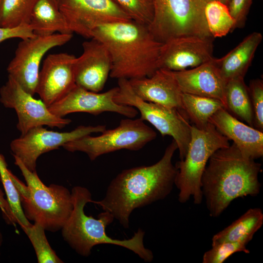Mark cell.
<instances>
[{
  "label": "cell",
  "mask_w": 263,
  "mask_h": 263,
  "mask_svg": "<svg viewBox=\"0 0 263 263\" xmlns=\"http://www.w3.org/2000/svg\"><path fill=\"white\" fill-rule=\"evenodd\" d=\"M106 129L105 125H81L70 132H58L39 126L14 139L10 146L13 156L18 158L28 170L35 171L38 159L42 154L82 137L101 133Z\"/></svg>",
  "instance_id": "obj_11"
},
{
  "label": "cell",
  "mask_w": 263,
  "mask_h": 263,
  "mask_svg": "<svg viewBox=\"0 0 263 263\" xmlns=\"http://www.w3.org/2000/svg\"><path fill=\"white\" fill-rule=\"evenodd\" d=\"M213 38L184 37L163 43L158 59L159 69L179 71L211 61Z\"/></svg>",
  "instance_id": "obj_15"
},
{
  "label": "cell",
  "mask_w": 263,
  "mask_h": 263,
  "mask_svg": "<svg viewBox=\"0 0 263 263\" xmlns=\"http://www.w3.org/2000/svg\"><path fill=\"white\" fill-rule=\"evenodd\" d=\"M262 165L244 156L233 143L210 157L201 180L207 208L212 217H219L232 201L257 195L261 185Z\"/></svg>",
  "instance_id": "obj_2"
},
{
  "label": "cell",
  "mask_w": 263,
  "mask_h": 263,
  "mask_svg": "<svg viewBox=\"0 0 263 263\" xmlns=\"http://www.w3.org/2000/svg\"><path fill=\"white\" fill-rule=\"evenodd\" d=\"M262 39L261 33L253 32L225 56L215 58V64L226 83L233 78H244Z\"/></svg>",
  "instance_id": "obj_21"
},
{
  "label": "cell",
  "mask_w": 263,
  "mask_h": 263,
  "mask_svg": "<svg viewBox=\"0 0 263 263\" xmlns=\"http://www.w3.org/2000/svg\"><path fill=\"white\" fill-rule=\"evenodd\" d=\"M253 114V126L263 132V81L251 80L248 87Z\"/></svg>",
  "instance_id": "obj_32"
},
{
  "label": "cell",
  "mask_w": 263,
  "mask_h": 263,
  "mask_svg": "<svg viewBox=\"0 0 263 263\" xmlns=\"http://www.w3.org/2000/svg\"><path fill=\"white\" fill-rule=\"evenodd\" d=\"M117 87L114 101L135 108L140 118L153 125L163 136H171L177 145L180 160L183 159L191 137V125L184 111L143 100L134 92L128 79H118Z\"/></svg>",
  "instance_id": "obj_8"
},
{
  "label": "cell",
  "mask_w": 263,
  "mask_h": 263,
  "mask_svg": "<svg viewBox=\"0 0 263 263\" xmlns=\"http://www.w3.org/2000/svg\"><path fill=\"white\" fill-rule=\"evenodd\" d=\"M134 21L147 25L153 17V8L142 0H113Z\"/></svg>",
  "instance_id": "obj_31"
},
{
  "label": "cell",
  "mask_w": 263,
  "mask_h": 263,
  "mask_svg": "<svg viewBox=\"0 0 263 263\" xmlns=\"http://www.w3.org/2000/svg\"><path fill=\"white\" fill-rule=\"evenodd\" d=\"M253 0H231L228 5L230 13L235 21L234 30L244 26Z\"/></svg>",
  "instance_id": "obj_33"
},
{
  "label": "cell",
  "mask_w": 263,
  "mask_h": 263,
  "mask_svg": "<svg viewBox=\"0 0 263 263\" xmlns=\"http://www.w3.org/2000/svg\"><path fill=\"white\" fill-rule=\"evenodd\" d=\"M0 177L7 197L12 223H17L21 228L32 224L25 217L21 207L19 195L11 179L3 156L0 154Z\"/></svg>",
  "instance_id": "obj_28"
},
{
  "label": "cell",
  "mask_w": 263,
  "mask_h": 263,
  "mask_svg": "<svg viewBox=\"0 0 263 263\" xmlns=\"http://www.w3.org/2000/svg\"><path fill=\"white\" fill-rule=\"evenodd\" d=\"M35 36L29 24H23L18 26L6 28L0 26V43L12 38L24 39Z\"/></svg>",
  "instance_id": "obj_34"
},
{
  "label": "cell",
  "mask_w": 263,
  "mask_h": 263,
  "mask_svg": "<svg viewBox=\"0 0 263 263\" xmlns=\"http://www.w3.org/2000/svg\"><path fill=\"white\" fill-rule=\"evenodd\" d=\"M75 56L66 53L50 54L39 71L36 94L48 107L75 85L74 63Z\"/></svg>",
  "instance_id": "obj_16"
},
{
  "label": "cell",
  "mask_w": 263,
  "mask_h": 263,
  "mask_svg": "<svg viewBox=\"0 0 263 263\" xmlns=\"http://www.w3.org/2000/svg\"><path fill=\"white\" fill-rule=\"evenodd\" d=\"M205 14L208 30L213 38L223 37L234 30L235 21L226 5L211 0L205 7Z\"/></svg>",
  "instance_id": "obj_26"
},
{
  "label": "cell",
  "mask_w": 263,
  "mask_h": 263,
  "mask_svg": "<svg viewBox=\"0 0 263 263\" xmlns=\"http://www.w3.org/2000/svg\"><path fill=\"white\" fill-rule=\"evenodd\" d=\"M55 0V1L57 3V4L58 5V3H59V2H60V1L61 0Z\"/></svg>",
  "instance_id": "obj_39"
},
{
  "label": "cell",
  "mask_w": 263,
  "mask_h": 263,
  "mask_svg": "<svg viewBox=\"0 0 263 263\" xmlns=\"http://www.w3.org/2000/svg\"><path fill=\"white\" fill-rule=\"evenodd\" d=\"M263 224L262 210L257 207L251 208L229 225L214 235L212 244L224 242L248 243Z\"/></svg>",
  "instance_id": "obj_23"
},
{
  "label": "cell",
  "mask_w": 263,
  "mask_h": 263,
  "mask_svg": "<svg viewBox=\"0 0 263 263\" xmlns=\"http://www.w3.org/2000/svg\"><path fill=\"white\" fill-rule=\"evenodd\" d=\"M210 0H153V17L149 29L154 38L162 43L179 37L213 38L205 14V7Z\"/></svg>",
  "instance_id": "obj_7"
},
{
  "label": "cell",
  "mask_w": 263,
  "mask_h": 263,
  "mask_svg": "<svg viewBox=\"0 0 263 263\" xmlns=\"http://www.w3.org/2000/svg\"><path fill=\"white\" fill-rule=\"evenodd\" d=\"M117 87L102 93L87 90L76 85L65 95L48 107L54 115L64 116L74 113H87L98 115L104 112H113L134 118L138 111L134 107L116 103L114 97Z\"/></svg>",
  "instance_id": "obj_14"
},
{
  "label": "cell",
  "mask_w": 263,
  "mask_h": 263,
  "mask_svg": "<svg viewBox=\"0 0 263 263\" xmlns=\"http://www.w3.org/2000/svg\"><path fill=\"white\" fill-rule=\"evenodd\" d=\"M72 37L73 34L56 33L49 36L35 35L22 39L7 66L8 75L17 81L26 92L34 96L43 56L53 48L68 42Z\"/></svg>",
  "instance_id": "obj_10"
},
{
  "label": "cell",
  "mask_w": 263,
  "mask_h": 263,
  "mask_svg": "<svg viewBox=\"0 0 263 263\" xmlns=\"http://www.w3.org/2000/svg\"><path fill=\"white\" fill-rule=\"evenodd\" d=\"M183 109L188 120L198 129L205 128L217 111L225 108L219 100L207 97L182 93Z\"/></svg>",
  "instance_id": "obj_25"
},
{
  "label": "cell",
  "mask_w": 263,
  "mask_h": 263,
  "mask_svg": "<svg viewBox=\"0 0 263 263\" xmlns=\"http://www.w3.org/2000/svg\"><path fill=\"white\" fill-rule=\"evenodd\" d=\"M0 101L7 108L15 110L18 116V130L21 135L39 126L62 129L72 120L53 114L41 100L33 97L11 76L0 89Z\"/></svg>",
  "instance_id": "obj_12"
},
{
  "label": "cell",
  "mask_w": 263,
  "mask_h": 263,
  "mask_svg": "<svg viewBox=\"0 0 263 263\" xmlns=\"http://www.w3.org/2000/svg\"><path fill=\"white\" fill-rule=\"evenodd\" d=\"M144 1L146 3H147L148 5L150 6L153 8V0H142Z\"/></svg>",
  "instance_id": "obj_35"
},
{
  "label": "cell",
  "mask_w": 263,
  "mask_h": 263,
  "mask_svg": "<svg viewBox=\"0 0 263 263\" xmlns=\"http://www.w3.org/2000/svg\"><path fill=\"white\" fill-rule=\"evenodd\" d=\"M28 24L37 36H49L56 33L73 34L54 0H38Z\"/></svg>",
  "instance_id": "obj_22"
},
{
  "label": "cell",
  "mask_w": 263,
  "mask_h": 263,
  "mask_svg": "<svg viewBox=\"0 0 263 263\" xmlns=\"http://www.w3.org/2000/svg\"><path fill=\"white\" fill-rule=\"evenodd\" d=\"M3 242V237L1 233L0 232V248L1 247L2 244Z\"/></svg>",
  "instance_id": "obj_37"
},
{
  "label": "cell",
  "mask_w": 263,
  "mask_h": 263,
  "mask_svg": "<svg viewBox=\"0 0 263 263\" xmlns=\"http://www.w3.org/2000/svg\"><path fill=\"white\" fill-rule=\"evenodd\" d=\"M92 38L102 42L109 52L112 78L148 77L159 69L162 43L154 38L147 25L133 20L103 24L94 29Z\"/></svg>",
  "instance_id": "obj_3"
},
{
  "label": "cell",
  "mask_w": 263,
  "mask_h": 263,
  "mask_svg": "<svg viewBox=\"0 0 263 263\" xmlns=\"http://www.w3.org/2000/svg\"><path fill=\"white\" fill-rule=\"evenodd\" d=\"M191 137L186 155L175 164L174 185L179 190L178 200L185 203L190 197L195 204L202 203L201 177L211 155L230 145L229 140L210 123L203 129L191 125Z\"/></svg>",
  "instance_id": "obj_6"
},
{
  "label": "cell",
  "mask_w": 263,
  "mask_h": 263,
  "mask_svg": "<svg viewBox=\"0 0 263 263\" xmlns=\"http://www.w3.org/2000/svg\"><path fill=\"white\" fill-rule=\"evenodd\" d=\"M98 136L88 135L62 147L70 152L85 153L91 161L120 150L137 151L156 137V132L140 118L122 119L116 128L106 129Z\"/></svg>",
  "instance_id": "obj_9"
},
{
  "label": "cell",
  "mask_w": 263,
  "mask_h": 263,
  "mask_svg": "<svg viewBox=\"0 0 263 263\" xmlns=\"http://www.w3.org/2000/svg\"><path fill=\"white\" fill-rule=\"evenodd\" d=\"M245 242H224L212 244L211 248L206 251L202 259L203 263H223L232 254L239 252L248 254Z\"/></svg>",
  "instance_id": "obj_30"
},
{
  "label": "cell",
  "mask_w": 263,
  "mask_h": 263,
  "mask_svg": "<svg viewBox=\"0 0 263 263\" xmlns=\"http://www.w3.org/2000/svg\"><path fill=\"white\" fill-rule=\"evenodd\" d=\"M2 0H0V7H1V2H2Z\"/></svg>",
  "instance_id": "obj_40"
},
{
  "label": "cell",
  "mask_w": 263,
  "mask_h": 263,
  "mask_svg": "<svg viewBox=\"0 0 263 263\" xmlns=\"http://www.w3.org/2000/svg\"><path fill=\"white\" fill-rule=\"evenodd\" d=\"M2 195H1L0 193V202H1L2 199Z\"/></svg>",
  "instance_id": "obj_38"
},
{
  "label": "cell",
  "mask_w": 263,
  "mask_h": 263,
  "mask_svg": "<svg viewBox=\"0 0 263 263\" xmlns=\"http://www.w3.org/2000/svg\"><path fill=\"white\" fill-rule=\"evenodd\" d=\"M82 53L74 63L75 84L87 90L102 91L110 76L112 62L108 50L99 40L92 38L82 44Z\"/></svg>",
  "instance_id": "obj_17"
},
{
  "label": "cell",
  "mask_w": 263,
  "mask_h": 263,
  "mask_svg": "<svg viewBox=\"0 0 263 263\" xmlns=\"http://www.w3.org/2000/svg\"><path fill=\"white\" fill-rule=\"evenodd\" d=\"M73 208L68 220L61 229L64 241L78 254L88 257L92 248L100 244H111L126 248L137 255L147 263L152 262L153 254L144 244L145 232L139 229L128 239L119 240L109 237L106 227L114 218L110 212L103 211L97 218L87 215L84 207L92 202V194L86 188L74 187L71 191Z\"/></svg>",
  "instance_id": "obj_4"
},
{
  "label": "cell",
  "mask_w": 263,
  "mask_h": 263,
  "mask_svg": "<svg viewBox=\"0 0 263 263\" xmlns=\"http://www.w3.org/2000/svg\"><path fill=\"white\" fill-rule=\"evenodd\" d=\"M177 149L172 140L156 163L122 171L110 183L105 197L92 203L129 228L130 217L135 209L164 199L171 192L177 173L172 160Z\"/></svg>",
  "instance_id": "obj_1"
},
{
  "label": "cell",
  "mask_w": 263,
  "mask_h": 263,
  "mask_svg": "<svg viewBox=\"0 0 263 263\" xmlns=\"http://www.w3.org/2000/svg\"><path fill=\"white\" fill-rule=\"evenodd\" d=\"M21 228L33 245L38 263H63L51 248L41 225L34 223Z\"/></svg>",
  "instance_id": "obj_29"
},
{
  "label": "cell",
  "mask_w": 263,
  "mask_h": 263,
  "mask_svg": "<svg viewBox=\"0 0 263 263\" xmlns=\"http://www.w3.org/2000/svg\"><path fill=\"white\" fill-rule=\"evenodd\" d=\"M14 157V163L20 170L26 185L9 170V173L19 192L25 217L39 224L45 230H61L73 208L71 192L61 185L46 186L36 171H30L18 158Z\"/></svg>",
  "instance_id": "obj_5"
},
{
  "label": "cell",
  "mask_w": 263,
  "mask_h": 263,
  "mask_svg": "<svg viewBox=\"0 0 263 263\" xmlns=\"http://www.w3.org/2000/svg\"><path fill=\"white\" fill-rule=\"evenodd\" d=\"M212 60L198 66L170 72L183 93L219 100L225 107L226 82Z\"/></svg>",
  "instance_id": "obj_18"
},
{
  "label": "cell",
  "mask_w": 263,
  "mask_h": 263,
  "mask_svg": "<svg viewBox=\"0 0 263 263\" xmlns=\"http://www.w3.org/2000/svg\"><path fill=\"white\" fill-rule=\"evenodd\" d=\"M38 0H2L0 26L11 28L28 24L32 9Z\"/></svg>",
  "instance_id": "obj_27"
},
{
  "label": "cell",
  "mask_w": 263,
  "mask_h": 263,
  "mask_svg": "<svg viewBox=\"0 0 263 263\" xmlns=\"http://www.w3.org/2000/svg\"><path fill=\"white\" fill-rule=\"evenodd\" d=\"M58 6L72 32L88 38L99 25L132 20L113 0H61Z\"/></svg>",
  "instance_id": "obj_13"
},
{
  "label": "cell",
  "mask_w": 263,
  "mask_h": 263,
  "mask_svg": "<svg viewBox=\"0 0 263 263\" xmlns=\"http://www.w3.org/2000/svg\"><path fill=\"white\" fill-rule=\"evenodd\" d=\"M129 80L134 92L143 100L184 111L182 93L170 71L159 69L150 76Z\"/></svg>",
  "instance_id": "obj_20"
},
{
  "label": "cell",
  "mask_w": 263,
  "mask_h": 263,
  "mask_svg": "<svg viewBox=\"0 0 263 263\" xmlns=\"http://www.w3.org/2000/svg\"><path fill=\"white\" fill-rule=\"evenodd\" d=\"M225 5L228 6L229 3L230 2L231 0H217Z\"/></svg>",
  "instance_id": "obj_36"
},
{
  "label": "cell",
  "mask_w": 263,
  "mask_h": 263,
  "mask_svg": "<svg viewBox=\"0 0 263 263\" xmlns=\"http://www.w3.org/2000/svg\"><path fill=\"white\" fill-rule=\"evenodd\" d=\"M226 110L235 117L253 127V114L248 87L244 78L237 77L226 83L225 87Z\"/></svg>",
  "instance_id": "obj_24"
},
{
  "label": "cell",
  "mask_w": 263,
  "mask_h": 263,
  "mask_svg": "<svg viewBox=\"0 0 263 263\" xmlns=\"http://www.w3.org/2000/svg\"><path fill=\"white\" fill-rule=\"evenodd\" d=\"M209 122L228 140L233 141L245 157L255 160L263 156V132L244 124L225 108L217 111Z\"/></svg>",
  "instance_id": "obj_19"
}]
</instances>
